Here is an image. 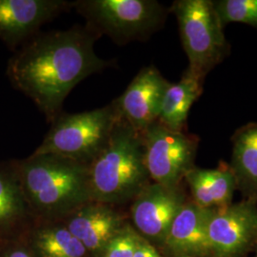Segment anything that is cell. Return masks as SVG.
Wrapping results in <instances>:
<instances>
[{"instance_id": "6da1fadb", "label": "cell", "mask_w": 257, "mask_h": 257, "mask_svg": "<svg viewBox=\"0 0 257 257\" xmlns=\"http://www.w3.org/2000/svg\"><path fill=\"white\" fill-rule=\"evenodd\" d=\"M99 37L86 26L39 32L15 52L7 66L10 82L37 105L52 123L63 111L74 87L113 66L94 52Z\"/></svg>"}, {"instance_id": "7a4b0ae2", "label": "cell", "mask_w": 257, "mask_h": 257, "mask_svg": "<svg viewBox=\"0 0 257 257\" xmlns=\"http://www.w3.org/2000/svg\"><path fill=\"white\" fill-rule=\"evenodd\" d=\"M149 177L142 137L119 117L108 143L89 165L91 198L126 201L148 186Z\"/></svg>"}, {"instance_id": "3957f363", "label": "cell", "mask_w": 257, "mask_h": 257, "mask_svg": "<svg viewBox=\"0 0 257 257\" xmlns=\"http://www.w3.org/2000/svg\"><path fill=\"white\" fill-rule=\"evenodd\" d=\"M18 164L26 200L38 211H70L92 199L87 164L55 155L35 154Z\"/></svg>"}, {"instance_id": "277c9868", "label": "cell", "mask_w": 257, "mask_h": 257, "mask_svg": "<svg viewBox=\"0 0 257 257\" xmlns=\"http://www.w3.org/2000/svg\"><path fill=\"white\" fill-rule=\"evenodd\" d=\"M75 10L98 37L117 45L145 41L164 26L169 9L156 0H75Z\"/></svg>"}, {"instance_id": "5b68a950", "label": "cell", "mask_w": 257, "mask_h": 257, "mask_svg": "<svg viewBox=\"0 0 257 257\" xmlns=\"http://www.w3.org/2000/svg\"><path fill=\"white\" fill-rule=\"evenodd\" d=\"M119 120L112 101L78 113L62 111L52 123L35 155H55L90 165L108 143Z\"/></svg>"}, {"instance_id": "8992f818", "label": "cell", "mask_w": 257, "mask_h": 257, "mask_svg": "<svg viewBox=\"0 0 257 257\" xmlns=\"http://www.w3.org/2000/svg\"><path fill=\"white\" fill-rule=\"evenodd\" d=\"M169 11L177 19L188 69L205 79L230 54V44L212 1L175 0Z\"/></svg>"}, {"instance_id": "52a82bcc", "label": "cell", "mask_w": 257, "mask_h": 257, "mask_svg": "<svg viewBox=\"0 0 257 257\" xmlns=\"http://www.w3.org/2000/svg\"><path fill=\"white\" fill-rule=\"evenodd\" d=\"M141 137L150 178L167 188L179 187L185 175L194 167L198 137L170 130L157 120Z\"/></svg>"}, {"instance_id": "ba28073f", "label": "cell", "mask_w": 257, "mask_h": 257, "mask_svg": "<svg viewBox=\"0 0 257 257\" xmlns=\"http://www.w3.org/2000/svg\"><path fill=\"white\" fill-rule=\"evenodd\" d=\"M72 9L67 0H0V40L17 51L40 28Z\"/></svg>"}, {"instance_id": "9c48e42d", "label": "cell", "mask_w": 257, "mask_h": 257, "mask_svg": "<svg viewBox=\"0 0 257 257\" xmlns=\"http://www.w3.org/2000/svg\"><path fill=\"white\" fill-rule=\"evenodd\" d=\"M257 239V205L245 200L214 209L209 224L211 253L214 257H235Z\"/></svg>"}, {"instance_id": "30bf717a", "label": "cell", "mask_w": 257, "mask_h": 257, "mask_svg": "<svg viewBox=\"0 0 257 257\" xmlns=\"http://www.w3.org/2000/svg\"><path fill=\"white\" fill-rule=\"evenodd\" d=\"M170 84L155 66L142 68L125 92L112 100L120 118L142 135L158 119Z\"/></svg>"}, {"instance_id": "8fae6325", "label": "cell", "mask_w": 257, "mask_h": 257, "mask_svg": "<svg viewBox=\"0 0 257 257\" xmlns=\"http://www.w3.org/2000/svg\"><path fill=\"white\" fill-rule=\"evenodd\" d=\"M185 201L176 188L148 185L138 193L132 206V217L138 230L149 237L165 238L173 221Z\"/></svg>"}, {"instance_id": "7c38bea8", "label": "cell", "mask_w": 257, "mask_h": 257, "mask_svg": "<svg viewBox=\"0 0 257 257\" xmlns=\"http://www.w3.org/2000/svg\"><path fill=\"white\" fill-rule=\"evenodd\" d=\"M214 209H205L186 202L178 211L166 234L169 248L184 256L211 254L209 224Z\"/></svg>"}, {"instance_id": "4fadbf2b", "label": "cell", "mask_w": 257, "mask_h": 257, "mask_svg": "<svg viewBox=\"0 0 257 257\" xmlns=\"http://www.w3.org/2000/svg\"><path fill=\"white\" fill-rule=\"evenodd\" d=\"M189 185L193 202L205 209H221L231 204L237 187L230 166L221 163L216 169L195 166L184 176Z\"/></svg>"}, {"instance_id": "5bb4252c", "label": "cell", "mask_w": 257, "mask_h": 257, "mask_svg": "<svg viewBox=\"0 0 257 257\" xmlns=\"http://www.w3.org/2000/svg\"><path fill=\"white\" fill-rule=\"evenodd\" d=\"M120 225V216L104 204L80 207L68 225V230L82 242L86 249L105 248L115 236Z\"/></svg>"}, {"instance_id": "9a60e30c", "label": "cell", "mask_w": 257, "mask_h": 257, "mask_svg": "<svg viewBox=\"0 0 257 257\" xmlns=\"http://www.w3.org/2000/svg\"><path fill=\"white\" fill-rule=\"evenodd\" d=\"M205 79L188 68L181 78L166 90L157 121L170 130L185 132L190 110L202 94Z\"/></svg>"}, {"instance_id": "2e32d148", "label": "cell", "mask_w": 257, "mask_h": 257, "mask_svg": "<svg viewBox=\"0 0 257 257\" xmlns=\"http://www.w3.org/2000/svg\"><path fill=\"white\" fill-rule=\"evenodd\" d=\"M230 168L237 187L257 202V122L237 128L231 137Z\"/></svg>"}, {"instance_id": "e0dca14e", "label": "cell", "mask_w": 257, "mask_h": 257, "mask_svg": "<svg viewBox=\"0 0 257 257\" xmlns=\"http://www.w3.org/2000/svg\"><path fill=\"white\" fill-rule=\"evenodd\" d=\"M26 202L19 164H0V225L20 217L24 213Z\"/></svg>"}, {"instance_id": "ac0fdd59", "label": "cell", "mask_w": 257, "mask_h": 257, "mask_svg": "<svg viewBox=\"0 0 257 257\" xmlns=\"http://www.w3.org/2000/svg\"><path fill=\"white\" fill-rule=\"evenodd\" d=\"M212 3L223 27L236 22L257 29V0H215Z\"/></svg>"}, {"instance_id": "d6986e66", "label": "cell", "mask_w": 257, "mask_h": 257, "mask_svg": "<svg viewBox=\"0 0 257 257\" xmlns=\"http://www.w3.org/2000/svg\"><path fill=\"white\" fill-rule=\"evenodd\" d=\"M74 238L68 229H51L39 235L38 247L46 257H55L64 249Z\"/></svg>"}, {"instance_id": "ffe728a7", "label": "cell", "mask_w": 257, "mask_h": 257, "mask_svg": "<svg viewBox=\"0 0 257 257\" xmlns=\"http://www.w3.org/2000/svg\"><path fill=\"white\" fill-rule=\"evenodd\" d=\"M138 240V236L132 231H123L110 239L105 247V257H134Z\"/></svg>"}, {"instance_id": "44dd1931", "label": "cell", "mask_w": 257, "mask_h": 257, "mask_svg": "<svg viewBox=\"0 0 257 257\" xmlns=\"http://www.w3.org/2000/svg\"><path fill=\"white\" fill-rule=\"evenodd\" d=\"M134 257H161L151 244L138 237Z\"/></svg>"}, {"instance_id": "7402d4cb", "label": "cell", "mask_w": 257, "mask_h": 257, "mask_svg": "<svg viewBox=\"0 0 257 257\" xmlns=\"http://www.w3.org/2000/svg\"><path fill=\"white\" fill-rule=\"evenodd\" d=\"M8 257H30V255L26 253L25 251H22V250H16L12 253H10L9 256Z\"/></svg>"}, {"instance_id": "603a6c76", "label": "cell", "mask_w": 257, "mask_h": 257, "mask_svg": "<svg viewBox=\"0 0 257 257\" xmlns=\"http://www.w3.org/2000/svg\"><path fill=\"white\" fill-rule=\"evenodd\" d=\"M183 257H190V256H183Z\"/></svg>"}, {"instance_id": "cb8c5ba5", "label": "cell", "mask_w": 257, "mask_h": 257, "mask_svg": "<svg viewBox=\"0 0 257 257\" xmlns=\"http://www.w3.org/2000/svg\"><path fill=\"white\" fill-rule=\"evenodd\" d=\"M255 257H257V253H256V256H255Z\"/></svg>"}]
</instances>
